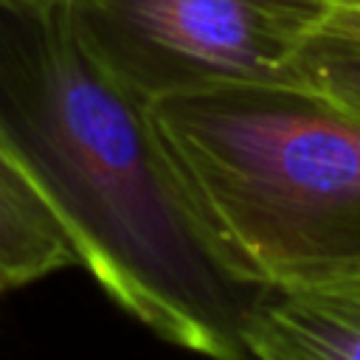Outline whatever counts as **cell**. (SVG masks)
Masks as SVG:
<instances>
[{"label": "cell", "mask_w": 360, "mask_h": 360, "mask_svg": "<svg viewBox=\"0 0 360 360\" xmlns=\"http://www.w3.org/2000/svg\"><path fill=\"white\" fill-rule=\"evenodd\" d=\"M298 82L360 112V11H335L309 37L298 59Z\"/></svg>", "instance_id": "obj_6"}, {"label": "cell", "mask_w": 360, "mask_h": 360, "mask_svg": "<svg viewBox=\"0 0 360 360\" xmlns=\"http://www.w3.org/2000/svg\"><path fill=\"white\" fill-rule=\"evenodd\" d=\"M0 143L124 312L208 360H253L242 329L264 287L225 256L152 104L79 42L65 6L0 8Z\"/></svg>", "instance_id": "obj_1"}, {"label": "cell", "mask_w": 360, "mask_h": 360, "mask_svg": "<svg viewBox=\"0 0 360 360\" xmlns=\"http://www.w3.org/2000/svg\"><path fill=\"white\" fill-rule=\"evenodd\" d=\"M335 6H343V8H357V11H360V0H335Z\"/></svg>", "instance_id": "obj_8"}, {"label": "cell", "mask_w": 360, "mask_h": 360, "mask_svg": "<svg viewBox=\"0 0 360 360\" xmlns=\"http://www.w3.org/2000/svg\"><path fill=\"white\" fill-rule=\"evenodd\" d=\"M68 0H0V8L11 11H28V14H51L62 8Z\"/></svg>", "instance_id": "obj_7"}, {"label": "cell", "mask_w": 360, "mask_h": 360, "mask_svg": "<svg viewBox=\"0 0 360 360\" xmlns=\"http://www.w3.org/2000/svg\"><path fill=\"white\" fill-rule=\"evenodd\" d=\"M70 264L79 259L65 228L0 143V278L14 290Z\"/></svg>", "instance_id": "obj_5"}, {"label": "cell", "mask_w": 360, "mask_h": 360, "mask_svg": "<svg viewBox=\"0 0 360 360\" xmlns=\"http://www.w3.org/2000/svg\"><path fill=\"white\" fill-rule=\"evenodd\" d=\"M242 338L253 360H360V278L264 290Z\"/></svg>", "instance_id": "obj_4"}, {"label": "cell", "mask_w": 360, "mask_h": 360, "mask_svg": "<svg viewBox=\"0 0 360 360\" xmlns=\"http://www.w3.org/2000/svg\"><path fill=\"white\" fill-rule=\"evenodd\" d=\"M194 205L264 290L360 278V112L301 82L152 101Z\"/></svg>", "instance_id": "obj_2"}, {"label": "cell", "mask_w": 360, "mask_h": 360, "mask_svg": "<svg viewBox=\"0 0 360 360\" xmlns=\"http://www.w3.org/2000/svg\"><path fill=\"white\" fill-rule=\"evenodd\" d=\"M6 290H8V284H6V281H3V278H0V295H3V292H6Z\"/></svg>", "instance_id": "obj_9"}, {"label": "cell", "mask_w": 360, "mask_h": 360, "mask_svg": "<svg viewBox=\"0 0 360 360\" xmlns=\"http://www.w3.org/2000/svg\"><path fill=\"white\" fill-rule=\"evenodd\" d=\"M335 0H68L79 42L149 104L163 96L298 82Z\"/></svg>", "instance_id": "obj_3"}]
</instances>
